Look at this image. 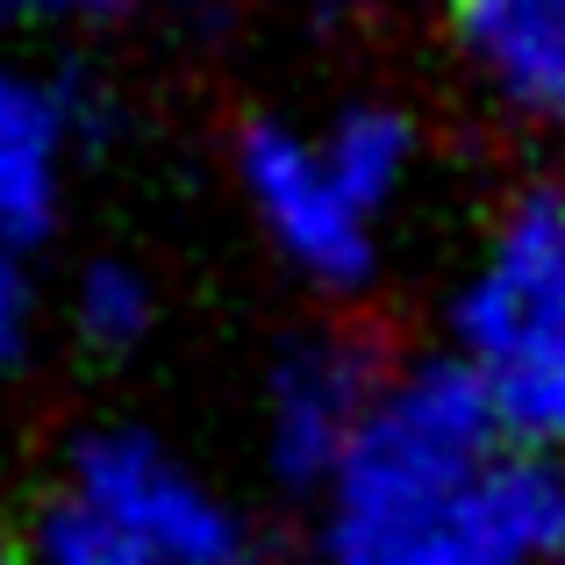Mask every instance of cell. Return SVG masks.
Instances as JSON below:
<instances>
[{
	"label": "cell",
	"mask_w": 565,
	"mask_h": 565,
	"mask_svg": "<svg viewBox=\"0 0 565 565\" xmlns=\"http://www.w3.org/2000/svg\"><path fill=\"white\" fill-rule=\"evenodd\" d=\"M565 480L501 444L444 351L380 373L351 451L316 487V565H552Z\"/></svg>",
	"instance_id": "obj_1"
},
{
	"label": "cell",
	"mask_w": 565,
	"mask_h": 565,
	"mask_svg": "<svg viewBox=\"0 0 565 565\" xmlns=\"http://www.w3.org/2000/svg\"><path fill=\"white\" fill-rule=\"evenodd\" d=\"M444 359L472 380L501 444L565 458V186L530 180L494 207L444 294Z\"/></svg>",
	"instance_id": "obj_2"
},
{
	"label": "cell",
	"mask_w": 565,
	"mask_h": 565,
	"mask_svg": "<svg viewBox=\"0 0 565 565\" xmlns=\"http://www.w3.org/2000/svg\"><path fill=\"white\" fill-rule=\"evenodd\" d=\"M108 523L129 565H258L265 530L244 494L193 466L151 423H94L65 444L57 480Z\"/></svg>",
	"instance_id": "obj_3"
},
{
	"label": "cell",
	"mask_w": 565,
	"mask_h": 565,
	"mask_svg": "<svg viewBox=\"0 0 565 565\" xmlns=\"http://www.w3.org/2000/svg\"><path fill=\"white\" fill-rule=\"evenodd\" d=\"M230 172H236V201L258 222L265 250L287 265L301 287L351 301L373 287L380 273V222L337 186V172L322 166L316 137L287 115H258L236 129L230 143Z\"/></svg>",
	"instance_id": "obj_4"
},
{
	"label": "cell",
	"mask_w": 565,
	"mask_h": 565,
	"mask_svg": "<svg viewBox=\"0 0 565 565\" xmlns=\"http://www.w3.org/2000/svg\"><path fill=\"white\" fill-rule=\"evenodd\" d=\"M386 359L365 344L359 330H337V322H316V330H294L287 344L273 351L258 386V451L265 472L294 494H316L337 472V458L351 451L365 408L380 394Z\"/></svg>",
	"instance_id": "obj_5"
},
{
	"label": "cell",
	"mask_w": 565,
	"mask_h": 565,
	"mask_svg": "<svg viewBox=\"0 0 565 565\" xmlns=\"http://www.w3.org/2000/svg\"><path fill=\"white\" fill-rule=\"evenodd\" d=\"M94 137L100 108L79 79L0 57V244L36 258L65 230Z\"/></svg>",
	"instance_id": "obj_6"
},
{
	"label": "cell",
	"mask_w": 565,
	"mask_h": 565,
	"mask_svg": "<svg viewBox=\"0 0 565 565\" xmlns=\"http://www.w3.org/2000/svg\"><path fill=\"white\" fill-rule=\"evenodd\" d=\"M444 36L509 122L565 137V0H444Z\"/></svg>",
	"instance_id": "obj_7"
},
{
	"label": "cell",
	"mask_w": 565,
	"mask_h": 565,
	"mask_svg": "<svg viewBox=\"0 0 565 565\" xmlns=\"http://www.w3.org/2000/svg\"><path fill=\"white\" fill-rule=\"evenodd\" d=\"M308 137H316L322 166L337 172V186H344L373 222H386V207H394L401 193L415 186V172H423V122H415L408 100L351 94V100H337Z\"/></svg>",
	"instance_id": "obj_8"
},
{
	"label": "cell",
	"mask_w": 565,
	"mask_h": 565,
	"mask_svg": "<svg viewBox=\"0 0 565 565\" xmlns=\"http://www.w3.org/2000/svg\"><path fill=\"white\" fill-rule=\"evenodd\" d=\"M65 322L94 359H129V351H143L151 330H158V279L143 273L137 258L100 250V258H86L79 273H72Z\"/></svg>",
	"instance_id": "obj_9"
},
{
	"label": "cell",
	"mask_w": 565,
	"mask_h": 565,
	"mask_svg": "<svg viewBox=\"0 0 565 565\" xmlns=\"http://www.w3.org/2000/svg\"><path fill=\"white\" fill-rule=\"evenodd\" d=\"M43 337V279H36V258L14 244H0V373L29 365Z\"/></svg>",
	"instance_id": "obj_10"
},
{
	"label": "cell",
	"mask_w": 565,
	"mask_h": 565,
	"mask_svg": "<svg viewBox=\"0 0 565 565\" xmlns=\"http://www.w3.org/2000/svg\"><path fill=\"white\" fill-rule=\"evenodd\" d=\"M137 0H0V14H14V22H115Z\"/></svg>",
	"instance_id": "obj_11"
},
{
	"label": "cell",
	"mask_w": 565,
	"mask_h": 565,
	"mask_svg": "<svg viewBox=\"0 0 565 565\" xmlns=\"http://www.w3.org/2000/svg\"><path fill=\"white\" fill-rule=\"evenodd\" d=\"M0 565H14V544H8V530H0Z\"/></svg>",
	"instance_id": "obj_12"
},
{
	"label": "cell",
	"mask_w": 565,
	"mask_h": 565,
	"mask_svg": "<svg viewBox=\"0 0 565 565\" xmlns=\"http://www.w3.org/2000/svg\"><path fill=\"white\" fill-rule=\"evenodd\" d=\"M558 480H565V472H558Z\"/></svg>",
	"instance_id": "obj_13"
}]
</instances>
